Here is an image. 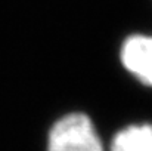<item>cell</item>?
<instances>
[{
    "label": "cell",
    "mask_w": 152,
    "mask_h": 151,
    "mask_svg": "<svg viewBox=\"0 0 152 151\" xmlns=\"http://www.w3.org/2000/svg\"><path fill=\"white\" fill-rule=\"evenodd\" d=\"M109 151H152V123H136L120 129L111 139Z\"/></svg>",
    "instance_id": "3"
},
{
    "label": "cell",
    "mask_w": 152,
    "mask_h": 151,
    "mask_svg": "<svg viewBox=\"0 0 152 151\" xmlns=\"http://www.w3.org/2000/svg\"><path fill=\"white\" fill-rule=\"evenodd\" d=\"M120 62L142 85L152 88V34H130L120 46Z\"/></svg>",
    "instance_id": "2"
},
{
    "label": "cell",
    "mask_w": 152,
    "mask_h": 151,
    "mask_svg": "<svg viewBox=\"0 0 152 151\" xmlns=\"http://www.w3.org/2000/svg\"><path fill=\"white\" fill-rule=\"evenodd\" d=\"M48 151H105V147L92 119L77 111L53 123L48 136Z\"/></svg>",
    "instance_id": "1"
}]
</instances>
